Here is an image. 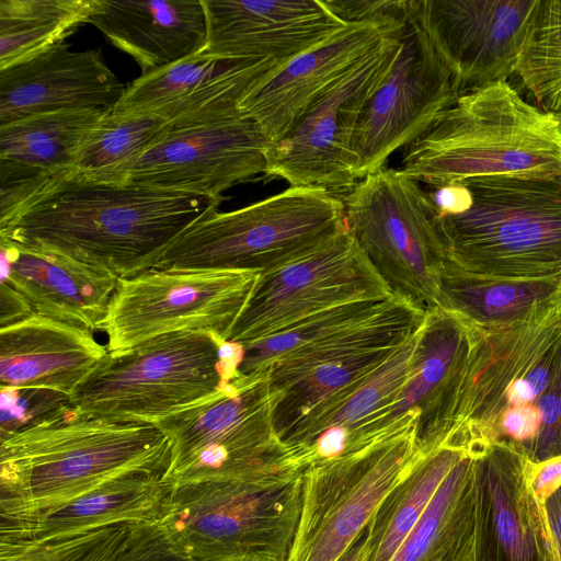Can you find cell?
Returning <instances> with one entry per match:
<instances>
[{
    "label": "cell",
    "instance_id": "8d00e7d4",
    "mask_svg": "<svg viewBox=\"0 0 561 561\" xmlns=\"http://www.w3.org/2000/svg\"><path fill=\"white\" fill-rule=\"evenodd\" d=\"M243 60L222 59L203 51L141 75L127 85L117 113H153L169 105Z\"/></svg>",
    "mask_w": 561,
    "mask_h": 561
},
{
    "label": "cell",
    "instance_id": "7c38bea8",
    "mask_svg": "<svg viewBox=\"0 0 561 561\" xmlns=\"http://www.w3.org/2000/svg\"><path fill=\"white\" fill-rule=\"evenodd\" d=\"M404 24L313 103L284 137L270 144L266 178L331 194L355 186V134L368 102L400 54Z\"/></svg>",
    "mask_w": 561,
    "mask_h": 561
},
{
    "label": "cell",
    "instance_id": "7bdbcfd3",
    "mask_svg": "<svg viewBox=\"0 0 561 561\" xmlns=\"http://www.w3.org/2000/svg\"><path fill=\"white\" fill-rule=\"evenodd\" d=\"M542 504L556 558L557 561H561V486L549 495Z\"/></svg>",
    "mask_w": 561,
    "mask_h": 561
},
{
    "label": "cell",
    "instance_id": "5b68a950",
    "mask_svg": "<svg viewBox=\"0 0 561 561\" xmlns=\"http://www.w3.org/2000/svg\"><path fill=\"white\" fill-rule=\"evenodd\" d=\"M402 171L440 187L478 178L561 176V121L500 81L461 94L407 147Z\"/></svg>",
    "mask_w": 561,
    "mask_h": 561
},
{
    "label": "cell",
    "instance_id": "277c9868",
    "mask_svg": "<svg viewBox=\"0 0 561 561\" xmlns=\"http://www.w3.org/2000/svg\"><path fill=\"white\" fill-rule=\"evenodd\" d=\"M169 444L152 424L82 415L64 401L0 439V511L53 506L129 473H162Z\"/></svg>",
    "mask_w": 561,
    "mask_h": 561
},
{
    "label": "cell",
    "instance_id": "d6a6232c",
    "mask_svg": "<svg viewBox=\"0 0 561 561\" xmlns=\"http://www.w3.org/2000/svg\"><path fill=\"white\" fill-rule=\"evenodd\" d=\"M102 0H0V70L25 61L73 33Z\"/></svg>",
    "mask_w": 561,
    "mask_h": 561
},
{
    "label": "cell",
    "instance_id": "30bf717a",
    "mask_svg": "<svg viewBox=\"0 0 561 561\" xmlns=\"http://www.w3.org/2000/svg\"><path fill=\"white\" fill-rule=\"evenodd\" d=\"M347 193V230L392 293L424 312L436 307L446 255L430 193L385 168Z\"/></svg>",
    "mask_w": 561,
    "mask_h": 561
},
{
    "label": "cell",
    "instance_id": "f1b7e54d",
    "mask_svg": "<svg viewBox=\"0 0 561 561\" xmlns=\"http://www.w3.org/2000/svg\"><path fill=\"white\" fill-rule=\"evenodd\" d=\"M476 334L477 325L455 311L436 306L425 312L408 379L394 403L378 420L379 434L392 430L407 414L419 413V443L430 439Z\"/></svg>",
    "mask_w": 561,
    "mask_h": 561
},
{
    "label": "cell",
    "instance_id": "3957f363",
    "mask_svg": "<svg viewBox=\"0 0 561 561\" xmlns=\"http://www.w3.org/2000/svg\"><path fill=\"white\" fill-rule=\"evenodd\" d=\"M444 270L483 280L561 282V176L436 187Z\"/></svg>",
    "mask_w": 561,
    "mask_h": 561
},
{
    "label": "cell",
    "instance_id": "6da1fadb",
    "mask_svg": "<svg viewBox=\"0 0 561 561\" xmlns=\"http://www.w3.org/2000/svg\"><path fill=\"white\" fill-rule=\"evenodd\" d=\"M457 435L537 443L542 461L561 456V298L528 319L480 328L442 408L433 440Z\"/></svg>",
    "mask_w": 561,
    "mask_h": 561
},
{
    "label": "cell",
    "instance_id": "f6af8a7d",
    "mask_svg": "<svg viewBox=\"0 0 561 561\" xmlns=\"http://www.w3.org/2000/svg\"><path fill=\"white\" fill-rule=\"evenodd\" d=\"M560 121H561V117H560Z\"/></svg>",
    "mask_w": 561,
    "mask_h": 561
},
{
    "label": "cell",
    "instance_id": "836d02e7",
    "mask_svg": "<svg viewBox=\"0 0 561 561\" xmlns=\"http://www.w3.org/2000/svg\"><path fill=\"white\" fill-rule=\"evenodd\" d=\"M164 127L165 121L152 113L107 111L80 147L70 174L123 184Z\"/></svg>",
    "mask_w": 561,
    "mask_h": 561
},
{
    "label": "cell",
    "instance_id": "ba28073f",
    "mask_svg": "<svg viewBox=\"0 0 561 561\" xmlns=\"http://www.w3.org/2000/svg\"><path fill=\"white\" fill-rule=\"evenodd\" d=\"M267 371L239 373L217 392L154 425L169 444L172 484L283 478L301 471L280 440Z\"/></svg>",
    "mask_w": 561,
    "mask_h": 561
},
{
    "label": "cell",
    "instance_id": "5bb4252c",
    "mask_svg": "<svg viewBox=\"0 0 561 561\" xmlns=\"http://www.w3.org/2000/svg\"><path fill=\"white\" fill-rule=\"evenodd\" d=\"M393 295L345 227L306 255L260 273L225 341L244 347L327 309Z\"/></svg>",
    "mask_w": 561,
    "mask_h": 561
},
{
    "label": "cell",
    "instance_id": "ab89813d",
    "mask_svg": "<svg viewBox=\"0 0 561 561\" xmlns=\"http://www.w3.org/2000/svg\"><path fill=\"white\" fill-rule=\"evenodd\" d=\"M342 21L391 23L405 18L408 0H324Z\"/></svg>",
    "mask_w": 561,
    "mask_h": 561
},
{
    "label": "cell",
    "instance_id": "60d3db41",
    "mask_svg": "<svg viewBox=\"0 0 561 561\" xmlns=\"http://www.w3.org/2000/svg\"><path fill=\"white\" fill-rule=\"evenodd\" d=\"M530 483L537 497L543 502L561 486V456L533 463Z\"/></svg>",
    "mask_w": 561,
    "mask_h": 561
},
{
    "label": "cell",
    "instance_id": "f546056e",
    "mask_svg": "<svg viewBox=\"0 0 561 561\" xmlns=\"http://www.w3.org/2000/svg\"><path fill=\"white\" fill-rule=\"evenodd\" d=\"M481 455L471 449L454 466L390 561H472Z\"/></svg>",
    "mask_w": 561,
    "mask_h": 561
},
{
    "label": "cell",
    "instance_id": "2e32d148",
    "mask_svg": "<svg viewBox=\"0 0 561 561\" xmlns=\"http://www.w3.org/2000/svg\"><path fill=\"white\" fill-rule=\"evenodd\" d=\"M459 96L450 71L409 0L400 54L368 102L355 134L357 180L383 169L393 152L425 134Z\"/></svg>",
    "mask_w": 561,
    "mask_h": 561
},
{
    "label": "cell",
    "instance_id": "ee69618b",
    "mask_svg": "<svg viewBox=\"0 0 561 561\" xmlns=\"http://www.w3.org/2000/svg\"><path fill=\"white\" fill-rule=\"evenodd\" d=\"M368 526V525H367ZM368 527L352 542L336 561H366Z\"/></svg>",
    "mask_w": 561,
    "mask_h": 561
},
{
    "label": "cell",
    "instance_id": "e575fe53",
    "mask_svg": "<svg viewBox=\"0 0 561 561\" xmlns=\"http://www.w3.org/2000/svg\"><path fill=\"white\" fill-rule=\"evenodd\" d=\"M391 297L353 301L327 309L283 332L244 346L240 371L262 373L283 358L320 345L376 316L389 304Z\"/></svg>",
    "mask_w": 561,
    "mask_h": 561
},
{
    "label": "cell",
    "instance_id": "9a60e30c",
    "mask_svg": "<svg viewBox=\"0 0 561 561\" xmlns=\"http://www.w3.org/2000/svg\"><path fill=\"white\" fill-rule=\"evenodd\" d=\"M270 144L261 127L240 108L165 124L125 183L221 202L226 190L265 173Z\"/></svg>",
    "mask_w": 561,
    "mask_h": 561
},
{
    "label": "cell",
    "instance_id": "83f0119b",
    "mask_svg": "<svg viewBox=\"0 0 561 561\" xmlns=\"http://www.w3.org/2000/svg\"><path fill=\"white\" fill-rule=\"evenodd\" d=\"M89 23L142 75L201 51L207 36L203 0H102Z\"/></svg>",
    "mask_w": 561,
    "mask_h": 561
},
{
    "label": "cell",
    "instance_id": "8992f818",
    "mask_svg": "<svg viewBox=\"0 0 561 561\" xmlns=\"http://www.w3.org/2000/svg\"><path fill=\"white\" fill-rule=\"evenodd\" d=\"M345 227L342 199L321 188L289 186L236 210L210 206L148 270L263 273L306 255Z\"/></svg>",
    "mask_w": 561,
    "mask_h": 561
},
{
    "label": "cell",
    "instance_id": "7a4b0ae2",
    "mask_svg": "<svg viewBox=\"0 0 561 561\" xmlns=\"http://www.w3.org/2000/svg\"><path fill=\"white\" fill-rule=\"evenodd\" d=\"M216 204L220 202L206 196L68 174L0 226V242L56 253L124 278L148 270Z\"/></svg>",
    "mask_w": 561,
    "mask_h": 561
},
{
    "label": "cell",
    "instance_id": "cb8c5ba5",
    "mask_svg": "<svg viewBox=\"0 0 561 561\" xmlns=\"http://www.w3.org/2000/svg\"><path fill=\"white\" fill-rule=\"evenodd\" d=\"M106 112L57 111L0 125V226L71 173L80 147Z\"/></svg>",
    "mask_w": 561,
    "mask_h": 561
},
{
    "label": "cell",
    "instance_id": "9c48e42d",
    "mask_svg": "<svg viewBox=\"0 0 561 561\" xmlns=\"http://www.w3.org/2000/svg\"><path fill=\"white\" fill-rule=\"evenodd\" d=\"M302 504V473L172 484L159 520L190 561H286Z\"/></svg>",
    "mask_w": 561,
    "mask_h": 561
},
{
    "label": "cell",
    "instance_id": "44dd1931",
    "mask_svg": "<svg viewBox=\"0 0 561 561\" xmlns=\"http://www.w3.org/2000/svg\"><path fill=\"white\" fill-rule=\"evenodd\" d=\"M207 36L201 51L229 60L284 64L347 25L324 0H203Z\"/></svg>",
    "mask_w": 561,
    "mask_h": 561
},
{
    "label": "cell",
    "instance_id": "4fadbf2b",
    "mask_svg": "<svg viewBox=\"0 0 561 561\" xmlns=\"http://www.w3.org/2000/svg\"><path fill=\"white\" fill-rule=\"evenodd\" d=\"M260 273L149 268L118 279L102 329L110 353L179 331L225 340Z\"/></svg>",
    "mask_w": 561,
    "mask_h": 561
},
{
    "label": "cell",
    "instance_id": "7402d4cb",
    "mask_svg": "<svg viewBox=\"0 0 561 561\" xmlns=\"http://www.w3.org/2000/svg\"><path fill=\"white\" fill-rule=\"evenodd\" d=\"M126 88L100 48L78 51L59 43L0 70V125L57 111H112Z\"/></svg>",
    "mask_w": 561,
    "mask_h": 561
},
{
    "label": "cell",
    "instance_id": "52a82bcc",
    "mask_svg": "<svg viewBox=\"0 0 561 561\" xmlns=\"http://www.w3.org/2000/svg\"><path fill=\"white\" fill-rule=\"evenodd\" d=\"M242 357V346L211 333L163 334L110 353L66 402L82 415L153 424L217 392L240 373Z\"/></svg>",
    "mask_w": 561,
    "mask_h": 561
},
{
    "label": "cell",
    "instance_id": "b9f144b4",
    "mask_svg": "<svg viewBox=\"0 0 561 561\" xmlns=\"http://www.w3.org/2000/svg\"><path fill=\"white\" fill-rule=\"evenodd\" d=\"M33 312L24 298L9 284L0 283V328L21 321Z\"/></svg>",
    "mask_w": 561,
    "mask_h": 561
},
{
    "label": "cell",
    "instance_id": "d4e9b609",
    "mask_svg": "<svg viewBox=\"0 0 561 561\" xmlns=\"http://www.w3.org/2000/svg\"><path fill=\"white\" fill-rule=\"evenodd\" d=\"M171 489L162 473H129L53 506L0 511V543H36L106 526L159 522Z\"/></svg>",
    "mask_w": 561,
    "mask_h": 561
},
{
    "label": "cell",
    "instance_id": "d6986e66",
    "mask_svg": "<svg viewBox=\"0 0 561 561\" xmlns=\"http://www.w3.org/2000/svg\"><path fill=\"white\" fill-rule=\"evenodd\" d=\"M409 13V8H408ZM348 22L321 44L270 70L239 103L270 142L284 137L307 110L407 20Z\"/></svg>",
    "mask_w": 561,
    "mask_h": 561
},
{
    "label": "cell",
    "instance_id": "ffe728a7",
    "mask_svg": "<svg viewBox=\"0 0 561 561\" xmlns=\"http://www.w3.org/2000/svg\"><path fill=\"white\" fill-rule=\"evenodd\" d=\"M530 466L504 445H492L478 458L472 561H557Z\"/></svg>",
    "mask_w": 561,
    "mask_h": 561
},
{
    "label": "cell",
    "instance_id": "ac0fdd59",
    "mask_svg": "<svg viewBox=\"0 0 561 561\" xmlns=\"http://www.w3.org/2000/svg\"><path fill=\"white\" fill-rule=\"evenodd\" d=\"M396 317L339 347L283 360L268 367L280 440L296 427L335 405L369 378L417 329Z\"/></svg>",
    "mask_w": 561,
    "mask_h": 561
},
{
    "label": "cell",
    "instance_id": "484cf974",
    "mask_svg": "<svg viewBox=\"0 0 561 561\" xmlns=\"http://www.w3.org/2000/svg\"><path fill=\"white\" fill-rule=\"evenodd\" d=\"M417 330L354 391L282 439L300 470L357 453L385 436L376 425L408 379Z\"/></svg>",
    "mask_w": 561,
    "mask_h": 561
},
{
    "label": "cell",
    "instance_id": "4316f807",
    "mask_svg": "<svg viewBox=\"0 0 561 561\" xmlns=\"http://www.w3.org/2000/svg\"><path fill=\"white\" fill-rule=\"evenodd\" d=\"M1 244V282L14 288L33 313L101 330L118 277L66 256Z\"/></svg>",
    "mask_w": 561,
    "mask_h": 561
},
{
    "label": "cell",
    "instance_id": "4dcf8cb0",
    "mask_svg": "<svg viewBox=\"0 0 561 561\" xmlns=\"http://www.w3.org/2000/svg\"><path fill=\"white\" fill-rule=\"evenodd\" d=\"M473 449L444 439L421 448L405 474L383 497L368 524L366 561H390L420 520L444 479Z\"/></svg>",
    "mask_w": 561,
    "mask_h": 561
},
{
    "label": "cell",
    "instance_id": "603a6c76",
    "mask_svg": "<svg viewBox=\"0 0 561 561\" xmlns=\"http://www.w3.org/2000/svg\"><path fill=\"white\" fill-rule=\"evenodd\" d=\"M108 356L93 331L32 313L0 328L1 390L49 392L67 401Z\"/></svg>",
    "mask_w": 561,
    "mask_h": 561
},
{
    "label": "cell",
    "instance_id": "1f68e13d",
    "mask_svg": "<svg viewBox=\"0 0 561 561\" xmlns=\"http://www.w3.org/2000/svg\"><path fill=\"white\" fill-rule=\"evenodd\" d=\"M561 298V282H502L466 277L444 270L437 306L480 328L511 325Z\"/></svg>",
    "mask_w": 561,
    "mask_h": 561
},
{
    "label": "cell",
    "instance_id": "d590c367",
    "mask_svg": "<svg viewBox=\"0 0 561 561\" xmlns=\"http://www.w3.org/2000/svg\"><path fill=\"white\" fill-rule=\"evenodd\" d=\"M516 73L538 107L561 117V0H540Z\"/></svg>",
    "mask_w": 561,
    "mask_h": 561
},
{
    "label": "cell",
    "instance_id": "e0dca14e",
    "mask_svg": "<svg viewBox=\"0 0 561 561\" xmlns=\"http://www.w3.org/2000/svg\"><path fill=\"white\" fill-rule=\"evenodd\" d=\"M460 95L516 73L540 0H411Z\"/></svg>",
    "mask_w": 561,
    "mask_h": 561
},
{
    "label": "cell",
    "instance_id": "f35d334b",
    "mask_svg": "<svg viewBox=\"0 0 561 561\" xmlns=\"http://www.w3.org/2000/svg\"><path fill=\"white\" fill-rule=\"evenodd\" d=\"M103 529L36 543H0V561H77L96 541Z\"/></svg>",
    "mask_w": 561,
    "mask_h": 561
},
{
    "label": "cell",
    "instance_id": "74e56055",
    "mask_svg": "<svg viewBox=\"0 0 561 561\" xmlns=\"http://www.w3.org/2000/svg\"><path fill=\"white\" fill-rule=\"evenodd\" d=\"M78 561H190L173 548L159 522L131 524L121 538L90 548Z\"/></svg>",
    "mask_w": 561,
    "mask_h": 561
},
{
    "label": "cell",
    "instance_id": "8fae6325",
    "mask_svg": "<svg viewBox=\"0 0 561 561\" xmlns=\"http://www.w3.org/2000/svg\"><path fill=\"white\" fill-rule=\"evenodd\" d=\"M419 414L409 413L366 448L302 472V504L286 561H336L420 454Z\"/></svg>",
    "mask_w": 561,
    "mask_h": 561
}]
</instances>
